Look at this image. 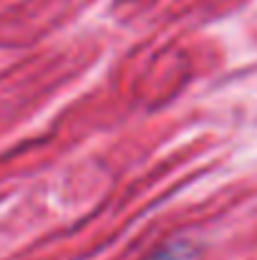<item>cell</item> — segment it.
I'll return each instance as SVG.
<instances>
[{"label": "cell", "instance_id": "1", "mask_svg": "<svg viewBox=\"0 0 257 260\" xmlns=\"http://www.w3.org/2000/svg\"><path fill=\"white\" fill-rule=\"evenodd\" d=\"M149 260H179V248H169V250H162V253H157L154 258Z\"/></svg>", "mask_w": 257, "mask_h": 260}]
</instances>
